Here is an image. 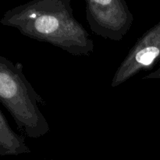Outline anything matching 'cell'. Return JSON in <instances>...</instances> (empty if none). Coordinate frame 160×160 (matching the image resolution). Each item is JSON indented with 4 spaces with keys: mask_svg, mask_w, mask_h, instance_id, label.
<instances>
[{
    "mask_svg": "<svg viewBox=\"0 0 160 160\" xmlns=\"http://www.w3.org/2000/svg\"><path fill=\"white\" fill-rule=\"evenodd\" d=\"M73 12L71 0H31L8 11L0 22L72 56H88L94 42Z\"/></svg>",
    "mask_w": 160,
    "mask_h": 160,
    "instance_id": "cell-1",
    "label": "cell"
},
{
    "mask_svg": "<svg viewBox=\"0 0 160 160\" xmlns=\"http://www.w3.org/2000/svg\"><path fill=\"white\" fill-rule=\"evenodd\" d=\"M0 102L25 135L37 139L49 132V123L39 109L45 104L23 73L20 62L0 55Z\"/></svg>",
    "mask_w": 160,
    "mask_h": 160,
    "instance_id": "cell-2",
    "label": "cell"
},
{
    "mask_svg": "<svg viewBox=\"0 0 160 160\" xmlns=\"http://www.w3.org/2000/svg\"><path fill=\"white\" fill-rule=\"evenodd\" d=\"M91 31L104 39L119 42L132 26L134 16L125 0H84Z\"/></svg>",
    "mask_w": 160,
    "mask_h": 160,
    "instance_id": "cell-3",
    "label": "cell"
},
{
    "mask_svg": "<svg viewBox=\"0 0 160 160\" xmlns=\"http://www.w3.org/2000/svg\"><path fill=\"white\" fill-rule=\"evenodd\" d=\"M159 60L160 23L138 39L114 73L111 87H118L140 72L150 70Z\"/></svg>",
    "mask_w": 160,
    "mask_h": 160,
    "instance_id": "cell-4",
    "label": "cell"
},
{
    "mask_svg": "<svg viewBox=\"0 0 160 160\" xmlns=\"http://www.w3.org/2000/svg\"><path fill=\"white\" fill-rule=\"evenodd\" d=\"M31 152L22 136L12 131L0 110V156H19Z\"/></svg>",
    "mask_w": 160,
    "mask_h": 160,
    "instance_id": "cell-5",
    "label": "cell"
}]
</instances>
